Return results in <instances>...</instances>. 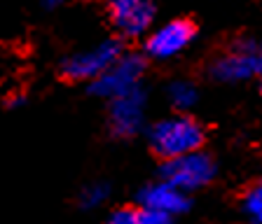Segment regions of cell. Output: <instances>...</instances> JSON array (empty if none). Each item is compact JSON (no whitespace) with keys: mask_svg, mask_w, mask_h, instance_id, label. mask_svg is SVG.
I'll use <instances>...</instances> for the list:
<instances>
[{"mask_svg":"<svg viewBox=\"0 0 262 224\" xmlns=\"http://www.w3.org/2000/svg\"><path fill=\"white\" fill-rule=\"evenodd\" d=\"M204 138H206L204 126L196 119L185 115L159 119L150 129V133H147L152 152L162 159H173V157H180V154L202 150Z\"/></svg>","mask_w":262,"mask_h":224,"instance_id":"cell-1","label":"cell"},{"mask_svg":"<svg viewBox=\"0 0 262 224\" xmlns=\"http://www.w3.org/2000/svg\"><path fill=\"white\" fill-rule=\"evenodd\" d=\"M262 70V52L255 38L244 35L211 63V77L225 84H239L257 77Z\"/></svg>","mask_w":262,"mask_h":224,"instance_id":"cell-2","label":"cell"},{"mask_svg":"<svg viewBox=\"0 0 262 224\" xmlns=\"http://www.w3.org/2000/svg\"><path fill=\"white\" fill-rule=\"evenodd\" d=\"M159 173H162V180L171 182L187 194V191L202 189L208 182H213V178L218 175V164L211 154L194 150V152L180 154L173 159H164Z\"/></svg>","mask_w":262,"mask_h":224,"instance_id":"cell-3","label":"cell"},{"mask_svg":"<svg viewBox=\"0 0 262 224\" xmlns=\"http://www.w3.org/2000/svg\"><path fill=\"white\" fill-rule=\"evenodd\" d=\"M108 131L117 140H131L134 136L141 133L145 126V105H147V93L145 89L138 87L129 89V91L108 98Z\"/></svg>","mask_w":262,"mask_h":224,"instance_id":"cell-4","label":"cell"},{"mask_svg":"<svg viewBox=\"0 0 262 224\" xmlns=\"http://www.w3.org/2000/svg\"><path fill=\"white\" fill-rule=\"evenodd\" d=\"M143 75H145V59H143V54L122 52L101 75L94 77L89 82V93L98 96V98H113V96H120V93L138 87Z\"/></svg>","mask_w":262,"mask_h":224,"instance_id":"cell-5","label":"cell"},{"mask_svg":"<svg viewBox=\"0 0 262 224\" xmlns=\"http://www.w3.org/2000/svg\"><path fill=\"white\" fill-rule=\"evenodd\" d=\"M122 52H124L122 40H103L92 49L66 56L61 61V75L66 80H73V82H92L94 77L101 75Z\"/></svg>","mask_w":262,"mask_h":224,"instance_id":"cell-6","label":"cell"},{"mask_svg":"<svg viewBox=\"0 0 262 224\" xmlns=\"http://www.w3.org/2000/svg\"><path fill=\"white\" fill-rule=\"evenodd\" d=\"M103 5L117 33L131 40L145 35L157 17L155 0H103Z\"/></svg>","mask_w":262,"mask_h":224,"instance_id":"cell-7","label":"cell"},{"mask_svg":"<svg viewBox=\"0 0 262 224\" xmlns=\"http://www.w3.org/2000/svg\"><path fill=\"white\" fill-rule=\"evenodd\" d=\"M196 38V26L190 19H173L159 26L145 40V54L150 59L166 61L185 52Z\"/></svg>","mask_w":262,"mask_h":224,"instance_id":"cell-8","label":"cell"},{"mask_svg":"<svg viewBox=\"0 0 262 224\" xmlns=\"http://www.w3.org/2000/svg\"><path fill=\"white\" fill-rule=\"evenodd\" d=\"M138 206L141 208H150V210H162L169 215H183L190 210V198L183 189L173 187L171 182L159 180L152 185H145L136 196Z\"/></svg>","mask_w":262,"mask_h":224,"instance_id":"cell-9","label":"cell"},{"mask_svg":"<svg viewBox=\"0 0 262 224\" xmlns=\"http://www.w3.org/2000/svg\"><path fill=\"white\" fill-rule=\"evenodd\" d=\"M166 98H169V103L173 105L176 110L187 112V110H192L196 105L199 91H196V87L192 82H187V80H176V82H171L169 89H166Z\"/></svg>","mask_w":262,"mask_h":224,"instance_id":"cell-10","label":"cell"},{"mask_svg":"<svg viewBox=\"0 0 262 224\" xmlns=\"http://www.w3.org/2000/svg\"><path fill=\"white\" fill-rule=\"evenodd\" d=\"M110 196V185L108 182H92L80 191V208L82 210H92V208L103 206Z\"/></svg>","mask_w":262,"mask_h":224,"instance_id":"cell-11","label":"cell"},{"mask_svg":"<svg viewBox=\"0 0 262 224\" xmlns=\"http://www.w3.org/2000/svg\"><path fill=\"white\" fill-rule=\"evenodd\" d=\"M241 208H244V213L253 219V224H260V219H262V187L255 185L253 189H248Z\"/></svg>","mask_w":262,"mask_h":224,"instance_id":"cell-12","label":"cell"},{"mask_svg":"<svg viewBox=\"0 0 262 224\" xmlns=\"http://www.w3.org/2000/svg\"><path fill=\"white\" fill-rule=\"evenodd\" d=\"M138 224H173V215L162 213V210L141 208L138 210Z\"/></svg>","mask_w":262,"mask_h":224,"instance_id":"cell-13","label":"cell"},{"mask_svg":"<svg viewBox=\"0 0 262 224\" xmlns=\"http://www.w3.org/2000/svg\"><path fill=\"white\" fill-rule=\"evenodd\" d=\"M105 224H138V210L136 208H120L105 219Z\"/></svg>","mask_w":262,"mask_h":224,"instance_id":"cell-14","label":"cell"},{"mask_svg":"<svg viewBox=\"0 0 262 224\" xmlns=\"http://www.w3.org/2000/svg\"><path fill=\"white\" fill-rule=\"evenodd\" d=\"M24 103H26V98H24V96H12V98L7 101V108H10V110H16V108H21Z\"/></svg>","mask_w":262,"mask_h":224,"instance_id":"cell-15","label":"cell"},{"mask_svg":"<svg viewBox=\"0 0 262 224\" xmlns=\"http://www.w3.org/2000/svg\"><path fill=\"white\" fill-rule=\"evenodd\" d=\"M40 5H42L45 10H56V7L63 5V0H40Z\"/></svg>","mask_w":262,"mask_h":224,"instance_id":"cell-16","label":"cell"}]
</instances>
